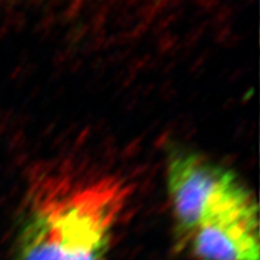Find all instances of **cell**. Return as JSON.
<instances>
[{
	"instance_id": "obj_1",
	"label": "cell",
	"mask_w": 260,
	"mask_h": 260,
	"mask_svg": "<svg viewBox=\"0 0 260 260\" xmlns=\"http://www.w3.org/2000/svg\"><path fill=\"white\" fill-rule=\"evenodd\" d=\"M129 194L107 176L40 182L19 232L16 260H104Z\"/></svg>"
},
{
	"instance_id": "obj_2",
	"label": "cell",
	"mask_w": 260,
	"mask_h": 260,
	"mask_svg": "<svg viewBox=\"0 0 260 260\" xmlns=\"http://www.w3.org/2000/svg\"><path fill=\"white\" fill-rule=\"evenodd\" d=\"M166 181L175 220L183 237L206 219L255 199L232 170L180 146L168 152Z\"/></svg>"
},
{
	"instance_id": "obj_3",
	"label": "cell",
	"mask_w": 260,
	"mask_h": 260,
	"mask_svg": "<svg viewBox=\"0 0 260 260\" xmlns=\"http://www.w3.org/2000/svg\"><path fill=\"white\" fill-rule=\"evenodd\" d=\"M183 238L198 260H260L256 199L206 219Z\"/></svg>"
}]
</instances>
